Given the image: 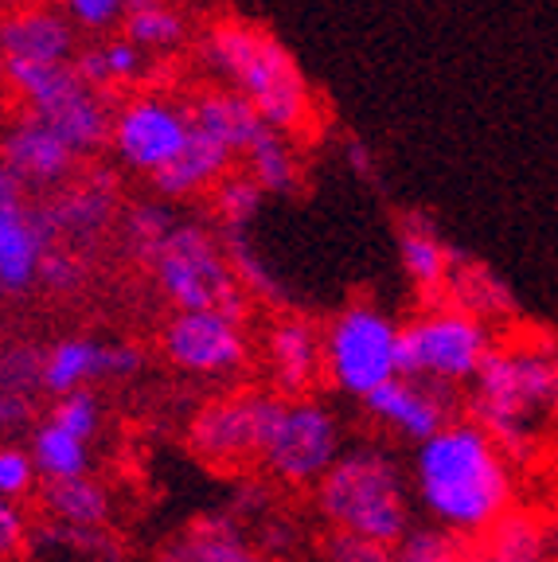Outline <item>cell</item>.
Wrapping results in <instances>:
<instances>
[{
	"instance_id": "ab89813d",
	"label": "cell",
	"mask_w": 558,
	"mask_h": 562,
	"mask_svg": "<svg viewBox=\"0 0 558 562\" xmlns=\"http://www.w3.org/2000/svg\"><path fill=\"white\" fill-rule=\"evenodd\" d=\"M16 203H27V184L9 160H0V207H16Z\"/></svg>"
},
{
	"instance_id": "4dcf8cb0",
	"label": "cell",
	"mask_w": 558,
	"mask_h": 562,
	"mask_svg": "<svg viewBox=\"0 0 558 562\" xmlns=\"http://www.w3.org/2000/svg\"><path fill=\"white\" fill-rule=\"evenodd\" d=\"M172 200H165V195H157V200H145V203H133L130 211H125L122 220V231H125V243H130V250L137 258H153L160 250V243H165L168 235H172V227L180 220H176V211L168 207Z\"/></svg>"
},
{
	"instance_id": "5b68a950",
	"label": "cell",
	"mask_w": 558,
	"mask_h": 562,
	"mask_svg": "<svg viewBox=\"0 0 558 562\" xmlns=\"http://www.w3.org/2000/svg\"><path fill=\"white\" fill-rule=\"evenodd\" d=\"M4 82L16 90L27 114L44 117L52 130L75 145L79 157H94L110 145L114 102L67 63H4Z\"/></svg>"
},
{
	"instance_id": "7c38bea8",
	"label": "cell",
	"mask_w": 558,
	"mask_h": 562,
	"mask_svg": "<svg viewBox=\"0 0 558 562\" xmlns=\"http://www.w3.org/2000/svg\"><path fill=\"white\" fill-rule=\"evenodd\" d=\"M165 356L183 371L219 375L246 360V336L238 316L223 308H176L165 328Z\"/></svg>"
},
{
	"instance_id": "7a4b0ae2",
	"label": "cell",
	"mask_w": 558,
	"mask_h": 562,
	"mask_svg": "<svg viewBox=\"0 0 558 562\" xmlns=\"http://www.w3.org/2000/svg\"><path fill=\"white\" fill-rule=\"evenodd\" d=\"M200 59L219 82L243 90L274 130L289 137L316 130L313 82L274 32L250 20H219L200 35Z\"/></svg>"
},
{
	"instance_id": "52a82bcc",
	"label": "cell",
	"mask_w": 558,
	"mask_h": 562,
	"mask_svg": "<svg viewBox=\"0 0 558 562\" xmlns=\"http://www.w3.org/2000/svg\"><path fill=\"white\" fill-rule=\"evenodd\" d=\"M489 328L465 308L426 313L399 333V375L422 383L454 386L477 379L480 363L489 360Z\"/></svg>"
},
{
	"instance_id": "30bf717a",
	"label": "cell",
	"mask_w": 558,
	"mask_h": 562,
	"mask_svg": "<svg viewBox=\"0 0 558 562\" xmlns=\"http://www.w3.org/2000/svg\"><path fill=\"white\" fill-rule=\"evenodd\" d=\"M341 457L336 418L309 398H289L263 449V461L286 484H316Z\"/></svg>"
},
{
	"instance_id": "6da1fadb",
	"label": "cell",
	"mask_w": 558,
	"mask_h": 562,
	"mask_svg": "<svg viewBox=\"0 0 558 562\" xmlns=\"http://www.w3.org/2000/svg\"><path fill=\"white\" fill-rule=\"evenodd\" d=\"M414 484L422 508L449 531H484L512 501L504 449L480 422H445L434 438L418 441Z\"/></svg>"
},
{
	"instance_id": "60d3db41",
	"label": "cell",
	"mask_w": 558,
	"mask_h": 562,
	"mask_svg": "<svg viewBox=\"0 0 558 562\" xmlns=\"http://www.w3.org/2000/svg\"><path fill=\"white\" fill-rule=\"evenodd\" d=\"M348 157H351V165H356L359 172L371 176V165H367V160H371V153H367L364 145H359V140H348Z\"/></svg>"
},
{
	"instance_id": "e575fe53",
	"label": "cell",
	"mask_w": 558,
	"mask_h": 562,
	"mask_svg": "<svg viewBox=\"0 0 558 562\" xmlns=\"http://www.w3.org/2000/svg\"><path fill=\"white\" fill-rule=\"evenodd\" d=\"M59 9L70 16V24L79 27V32L90 35H105L122 27L125 20V0H59Z\"/></svg>"
},
{
	"instance_id": "4316f807",
	"label": "cell",
	"mask_w": 558,
	"mask_h": 562,
	"mask_svg": "<svg viewBox=\"0 0 558 562\" xmlns=\"http://www.w3.org/2000/svg\"><path fill=\"white\" fill-rule=\"evenodd\" d=\"M122 35H130L133 44L145 47L148 55H168L188 44V20H183V12L172 9L168 0H157V4L125 12Z\"/></svg>"
},
{
	"instance_id": "d6a6232c",
	"label": "cell",
	"mask_w": 558,
	"mask_h": 562,
	"mask_svg": "<svg viewBox=\"0 0 558 562\" xmlns=\"http://www.w3.org/2000/svg\"><path fill=\"white\" fill-rule=\"evenodd\" d=\"M35 386H44V356L32 348L0 351V395L32 398Z\"/></svg>"
},
{
	"instance_id": "8d00e7d4",
	"label": "cell",
	"mask_w": 558,
	"mask_h": 562,
	"mask_svg": "<svg viewBox=\"0 0 558 562\" xmlns=\"http://www.w3.org/2000/svg\"><path fill=\"white\" fill-rule=\"evenodd\" d=\"M324 562H394V543L351 536V531H332L324 543Z\"/></svg>"
},
{
	"instance_id": "cb8c5ba5",
	"label": "cell",
	"mask_w": 558,
	"mask_h": 562,
	"mask_svg": "<svg viewBox=\"0 0 558 562\" xmlns=\"http://www.w3.org/2000/svg\"><path fill=\"white\" fill-rule=\"evenodd\" d=\"M399 258H402L406 278H411L426 297H437V293L445 290V281L454 278V262H457V255L442 243V235L422 220L402 223Z\"/></svg>"
},
{
	"instance_id": "ba28073f",
	"label": "cell",
	"mask_w": 558,
	"mask_h": 562,
	"mask_svg": "<svg viewBox=\"0 0 558 562\" xmlns=\"http://www.w3.org/2000/svg\"><path fill=\"white\" fill-rule=\"evenodd\" d=\"M399 333L391 316L376 305H351L328 325L324 336V368L332 383L364 398L379 383L399 375Z\"/></svg>"
},
{
	"instance_id": "484cf974",
	"label": "cell",
	"mask_w": 558,
	"mask_h": 562,
	"mask_svg": "<svg viewBox=\"0 0 558 562\" xmlns=\"http://www.w3.org/2000/svg\"><path fill=\"white\" fill-rule=\"evenodd\" d=\"M44 508L52 512L59 524H75V527H102L110 516V501L105 492L82 476H47L44 484Z\"/></svg>"
},
{
	"instance_id": "44dd1931",
	"label": "cell",
	"mask_w": 558,
	"mask_h": 562,
	"mask_svg": "<svg viewBox=\"0 0 558 562\" xmlns=\"http://www.w3.org/2000/svg\"><path fill=\"white\" fill-rule=\"evenodd\" d=\"M153 562H274V554L246 543L243 527L231 516H208L160 547Z\"/></svg>"
},
{
	"instance_id": "f35d334b",
	"label": "cell",
	"mask_w": 558,
	"mask_h": 562,
	"mask_svg": "<svg viewBox=\"0 0 558 562\" xmlns=\"http://www.w3.org/2000/svg\"><path fill=\"white\" fill-rule=\"evenodd\" d=\"M24 536H27V527H24L20 508L9 501V496H0V559L16 554L20 543H24Z\"/></svg>"
},
{
	"instance_id": "836d02e7",
	"label": "cell",
	"mask_w": 558,
	"mask_h": 562,
	"mask_svg": "<svg viewBox=\"0 0 558 562\" xmlns=\"http://www.w3.org/2000/svg\"><path fill=\"white\" fill-rule=\"evenodd\" d=\"M82 281H87V258H82V250H75L67 243L47 246L44 262H40V285H47L55 293H70L79 290Z\"/></svg>"
},
{
	"instance_id": "7402d4cb",
	"label": "cell",
	"mask_w": 558,
	"mask_h": 562,
	"mask_svg": "<svg viewBox=\"0 0 558 562\" xmlns=\"http://www.w3.org/2000/svg\"><path fill=\"white\" fill-rule=\"evenodd\" d=\"M266 351H270V368H274V383H278V395L297 398L305 395L316 379V368L324 360V344L316 340V333L305 325V321H278L270 328V340H266Z\"/></svg>"
},
{
	"instance_id": "f546056e",
	"label": "cell",
	"mask_w": 558,
	"mask_h": 562,
	"mask_svg": "<svg viewBox=\"0 0 558 562\" xmlns=\"http://www.w3.org/2000/svg\"><path fill=\"white\" fill-rule=\"evenodd\" d=\"M32 461L44 476H82L87 473V441L47 422L32 438Z\"/></svg>"
},
{
	"instance_id": "9c48e42d",
	"label": "cell",
	"mask_w": 558,
	"mask_h": 562,
	"mask_svg": "<svg viewBox=\"0 0 558 562\" xmlns=\"http://www.w3.org/2000/svg\"><path fill=\"white\" fill-rule=\"evenodd\" d=\"M196 122L192 105L176 102L160 90H133L125 102L114 105V130L110 145L118 168L137 176H153L188 145Z\"/></svg>"
},
{
	"instance_id": "9a60e30c",
	"label": "cell",
	"mask_w": 558,
	"mask_h": 562,
	"mask_svg": "<svg viewBox=\"0 0 558 562\" xmlns=\"http://www.w3.org/2000/svg\"><path fill=\"white\" fill-rule=\"evenodd\" d=\"M47 246H55V231L44 203L0 207V293H27L40 285Z\"/></svg>"
},
{
	"instance_id": "1f68e13d",
	"label": "cell",
	"mask_w": 558,
	"mask_h": 562,
	"mask_svg": "<svg viewBox=\"0 0 558 562\" xmlns=\"http://www.w3.org/2000/svg\"><path fill=\"white\" fill-rule=\"evenodd\" d=\"M394 562H469L465 547L449 531L434 527H411L406 536L394 543Z\"/></svg>"
},
{
	"instance_id": "2e32d148",
	"label": "cell",
	"mask_w": 558,
	"mask_h": 562,
	"mask_svg": "<svg viewBox=\"0 0 558 562\" xmlns=\"http://www.w3.org/2000/svg\"><path fill=\"white\" fill-rule=\"evenodd\" d=\"M79 52V27L63 9H16L0 20V59L4 63H67Z\"/></svg>"
},
{
	"instance_id": "7bdbcfd3",
	"label": "cell",
	"mask_w": 558,
	"mask_h": 562,
	"mask_svg": "<svg viewBox=\"0 0 558 562\" xmlns=\"http://www.w3.org/2000/svg\"><path fill=\"white\" fill-rule=\"evenodd\" d=\"M0 82H4V59H0Z\"/></svg>"
},
{
	"instance_id": "83f0119b",
	"label": "cell",
	"mask_w": 558,
	"mask_h": 562,
	"mask_svg": "<svg viewBox=\"0 0 558 562\" xmlns=\"http://www.w3.org/2000/svg\"><path fill=\"white\" fill-rule=\"evenodd\" d=\"M263 184L250 172H227L211 188V207H215L219 231H250V223L263 211Z\"/></svg>"
},
{
	"instance_id": "d590c367",
	"label": "cell",
	"mask_w": 558,
	"mask_h": 562,
	"mask_svg": "<svg viewBox=\"0 0 558 562\" xmlns=\"http://www.w3.org/2000/svg\"><path fill=\"white\" fill-rule=\"evenodd\" d=\"M52 422L63 426L67 434H75V438L90 441L98 430V398L90 395L87 386H75L67 395H59V403H55V411H52Z\"/></svg>"
},
{
	"instance_id": "ac0fdd59",
	"label": "cell",
	"mask_w": 558,
	"mask_h": 562,
	"mask_svg": "<svg viewBox=\"0 0 558 562\" xmlns=\"http://www.w3.org/2000/svg\"><path fill=\"white\" fill-rule=\"evenodd\" d=\"M367 411L376 414L379 422H387L391 430L406 434L414 441H426L449 422V398L445 386L422 383L411 375H394L387 383H379L371 395H364Z\"/></svg>"
},
{
	"instance_id": "603a6c76",
	"label": "cell",
	"mask_w": 558,
	"mask_h": 562,
	"mask_svg": "<svg viewBox=\"0 0 558 562\" xmlns=\"http://www.w3.org/2000/svg\"><path fill=\"white\" fill-rule=\"evenodd\" d=\"M75 67L90 87L114 94V90L137 87L148 79V67H153V55L145 47H137L130 35H110V40H90L79 44L75 52Z\"/></svg>"
},
{
	"instance_id": "3957f363",
	"label": "cell",
	"mask_w": 558,
	"mask_h": 562,
	"mask_svg": "<svg viewBox=\"0 0 558 562\" xmlns=\"http://www.w3.org/2000/svg\"><path fill=\"white\" fill-rule=\"evenodd\" d=\"M472 383V414L512 453H524L539 422L558 414V356L550 351L492 348Z\"/></svg>"
},
{
	"instance_id": "d6986e66",
	"label": "cell",
	"mask_w": 558,
	"mask_h": 562,
	"mask_svg": "<svg viewBox=\"0 0 558 562\" xmlns=\"http://www.w3.org/2000/svg\"><path fill=\"white\" fill-rule=\"evenodd\" d=\"M235 153L227 145H219L215 137H208L203 130H192L188 145L168 160L160 172L148 176L153 192L165 195V200H192V195H203L231 172L235 165Z\"/></svg>"
},
{
	"instance_id": "4fadbf2b",
	"label": "cell",
	"mask_w": 558,
	"mask_h": 562,
	"mask_svg": "<svg viewBox=\"0 0 558 562\" xmlns=\"http://www.w3.org/2000/svg\"><path fill=\"white\" fill-rule=\"evenodd\" d=\"M118 192H122V180H118V168L110 165H94L90 172H82V180L63 184L44 203L55 243L75 246L82 255L98 246V238L118 220Z\"/></svg>"
},
{
	"instance_id": "ffe728a7",
	"label": "cell",
	"mask_w": 558,
	"mask_h": 562,
	"mask_svg": "<svg viewBox=\"0 0 558 562\" xmlns=\"http://www.w3.org/2000/svg\"><path fill=\"white\" fill-rule=\"evenodd\" d=\"M188 105H192L196 130H203L208 137H215L219 145H227L238 160H243V153L258 140V133L270 125L263 114H258V105H254L243 90L227 87V82L200 90Z\"/></svg>"
},
{
	"instance_id": "74e56055",
	"label": "cell",
	"mask_w": 558,
	"mask_h": 562,
	"mask_svg": "<svg viewBox=\"0 0 558 562\" xmlns=\"http://www.w3.org/2000/svg\"><path fill=\"white\" fill-rule=\"evenodd\" d=\"M35 461L16 446H4L0 449V496H9V501H20L24 492H32L35 484Z\"/></svg>"
},
{
	"instance_id": "d4e9b609",
	"label": "cell",
	"mask_w": 558,
	"mask_h": 562,
	"mask_svg": "<svg viewBox=\"0 0 558 562\" xmlns=\"http://www.w3.org/2000/svg\"><path fill=\"white\" fill-rule=\"evenodd\" d=\"M243 165L266 195H293L301 188V160H297L293 137L274 125L258 133V140L243 153Z\"/></svg>"
},
{
	"instance_id": "277c9868",
	"label": "cell",
	"mask_w": 558,
	"mask_h": 562,
	"mask_svg": "<svg viewBox=\"0 0 558 562\" xmlns=\"http://www.w3.org/2000/svg\"><path fill=\"white\" fill-rule=\"evenodd\" d=\"M316 501L332 531L399 543L411 531L402 473L383 449H351L316 481Z\"/></svg>"
},
{
	"instance_id": "5bb4252c",
	"label": "cell",
	"mask_w": 558,
	"mask_h": 562,
	"mask_svg": "<svg viewBox=\"0 0 558 562\" xmlns=\"http://www.w3.org/2000/svg\"><path fill=\"white\" fill-rule=\"evenodd\" d=\"M0 160H9L27 184V192H59L79 172V153L59 130L35 114H20L0 133Z\"/></svg>"
},
{
	"instance_id": "e0dca14e",
	"label": "cell",
	"mask_w": 558,
	"mask_h": 562,
	"mask_svg": "<svg viewBox=\"0 0 558 562\" xmlns=\"http://www.w3.org/2000/svg\"><path fill=\"white\" fill-rule=\"evenodd\" d=\"M141 368V351L133 344H105L90 336H70L44 351V391L67 395L75 386H87L90 379L133 375Z\"/></svg>"
},
{
	"instance_id": "f1b7e54d",
	"label": "cell",
	"mask_w": 558,
	"mask_h": 562,
	"mask_svg": "<svg viewBox=\"0 0 558 562\" xmlns=\"http://www.w3.org/2000/svg\"><path fill=\"white\" fill-rule=\"evenodd\" d=\"M480 562H550L547 536L527 516H500L492 524L489 554Z\"/></svg>"
},
{
	"instance_id": "8fae6325",
	"label": "cell",
	"mask_w": 558,
	"mask_h": 562,
	"mask_svg": "<svg viewBox=\"0 0 558 562\" xmlns=\"http://www.w3.org/2000/svg\"><path fill=\"white\" fill-rule=\"evenodd\" d=\"M286 403V395H235L227 403L208 406L192 426V449L208 465L254 461L263 457Z\"/></svg>"
},
{
	"instance_id": "8992f818",
	"label": "cell",
	"mask_w": 558,
	"mask_h": 562,
	"mask_svg": "<svg viewBox=\"0 0 558 562\" xmlns=\"http://www.w3.org/2000/svg\"><path fill=\"white\" fill-rule=\"evenodd\" d=\"M148 266L160 293L176 308H223L243 321L246 285L231 266L223 238H215V231H208L203 223H176L157 255L148 258Z\"/></svg>"
},
{
	"instance_id": "b9f144b4",
	"label": "cell",
	"mask_w": 558,
	"mask_h": 562,
	"mask_svg": "<svg viewBox=\"0 0 558 562\" xmlns=\"http://www.w3.org/2000/svg\"><path fill=\"white\" fill-rule=\"evenodd\" d=\"M145 4H157V0H125V9H145Z\"/></svg>"
}]
</instances>
